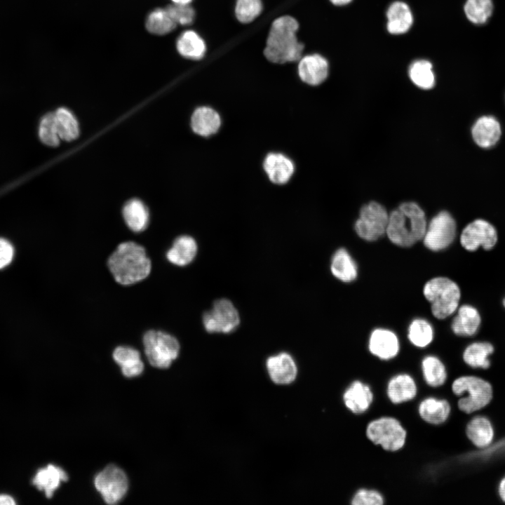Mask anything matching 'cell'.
Instances as JSON below:
<instances>
[{
	"mask_svg": "<svg viewBox=\"0 0 505 505\" xmlns=\"http://www.w3.org/2000/svg\"><path fill=\"white\" fill-rule=\"evenodd\" d=\"M451 329L457 336L471 337L475 335L481 323L478 311L473 306L464 304L457 308Z\"/></svg>",
	"mask_w": 505,
	"mask_h": 505,
	"instance_id": "ffe728a7",
	"label": "cell"
},
{
	"mask_svg": "<svg viewBox=\"0 0 505 505\" xmlns=\"http://www.w3.org/2000/svg\"><path fill=\"white\" fill-rule=\"evenodd\" d=\"M471 133L474 142L479 147H490L494 146L500 138V123L494 116H483L473 125Z\"/></svg>",
	"mask_w": 505,
	"mask_h": 505,
	"instance_id": "d6986e66",
	"label": "cell"
},
{
	"mask_svg": "<svg viewBox=\"0 0 505 505\" xmlns=\"http://www.w3.org/2000/svg\"><path fill=\"white\" fill-rule=\"evenodd\" d=\"M67 479L68 476L65 471L58 466L49 464L38 471L33 479V484L39 490L44 491L48 498H50L60 483Z\"/></svg>",
	"mask_w": 505,
	"mask_h": 505,
	"instance_id": "d4e9b609",
	"label": "cell"
},
{
	"mask_svg": "<svg viewBox=\"0 0 505 505\" xmlns=\"http://www.w3.org/2000/svg\"><path fill=\"white\" fill-rule=\"evenodd\" d=\"M95 486L105 501L119 502L126 494L128 480L124 471L115 465H109L95 478Z\"/></svg>",
	"mask_w": 505,
	"mask_h": 505,
	"instance_id": "8fae6325",
	"label": "cell"
},
{
	"mask_svg": "<svg viewBox=\"0 0 505 505\" xmlns=\"http://www.w3.org/2000/svg\"><path fill=\"white\" fill-rule=\"evenodd\" d=\"M16 502L14 499L8 494H0V505H14Z\"/></svg>",
	"mask_w": 505,
	"mask_h": 505,
	"instance_id": "7bdbcfd3",
	"label": "cell"
},
{
	"mask_svg": "<svg viewBox=\"0 0 505 505\" xmlns=\"http://www.w3.org/2000/svg\"><path fill=\"white\" fill-rule=\"evenodd\" d=\"M175 4H189L192 0H172Z\"/></svg>",
	"mask_w": 505,
	"mask_h": 505,
	"instance_id": "bcb514c9",
	"label": "cell"
},
{
	"mask_svg": "<svg viewBox=\"0 0 505 505\" xmlns=\"http://www.w3.org/2000/svg\"><path fill=\"white\" fill-rule=\"evenodd\" d=\"M123 216L128 228L135 232L144 230L149 222V212L138 199L128 201L123 209Z\"/></svg>",
	"mask_w": 505,
	"mask_h": 505,
	"instance_id": "4dcf8cb0",
	"label": "cell"
},
{
	"mask_svg": "<svg viewBox=\"0 0 505 505\" xmlns=\"http://www.w3.org/2000/svg\"><path fill=\"white\" fill-rule=\"evenodd\" d=\"M494 8L492 0H466L464 11L470 22L483 25L487 22Z\"/></svg>",
	"mask_w": 505,
	"mask_h": 505,
	"instance_id": "d590c367",
	"label": "cell"
},
{
	"mask_svg": "<svg viewBox=\"0 0 505 505\" xmlns=\"http://www.w3.org/2000/svg\"><path fill=\"white\" fill-rule=\"evenodd\" d=\"M342 399L347 410L354 415H360L370 410L375 395L368 383L361 379H354L344 390Z\"/></svg>",
	"mask_w": 505,
	"mask_h": 505,
	"instance_id": "4fadbf2b",
	"label": "cell"
},
{
	"mask_svg": "<svg viewBox=\"0 0 505 505\" xmlns=\"http://www.w3.org/2000/svg\"><path fill=\"white\" fill-rule=\"evenodd\" d=\"M113 358L120 365L126 377L138 376L144 370L140 352L134 348L126 346H118L113 352Z\"/></svg>",
	"mask_w": 505,
	"mask_h": 505,
	"instance_id": "83f0119b",
	"label": "cell"
},
{
	"mask_svg": "<svg viewBox=\"0 0 505 505\" xmlns=\"http://www.w3.org/2000/svg\"><path fill=\"white\" fill-rule=\"evenodd\" d=\"M198 245L195 239L188 235L178 236L166 252L167 260L172 264L184 267L196 257Z\"/></svg>",
	"mask_w": 505,
	"mask_h": 505,
	"instance_id": "603a6c76",
	"label": "cell"
},
{
	"mask_svg": "<svg viewBox=\"0 0 505 505\" xmlns=\"http://www.w3.org/2000/svg\"><path fill=\"white\" fill-rule=\"evenodd\" d=\"M239 313L228 299L214 302L210 310L203 315V325L210 333L228 334L236 330L240 324Z\"/></svg>",
	"mask_w": 505,
	"mask_h": 505,
	"instance_id": "9c48e42d",
	"label": "cell"
},
{
	"mask_svg": "<svg viewBox=\"0 0 505 505\" xmlns=\"http://www.w3.org/2000/svg\"><path fill=\"white\" fill-rule=\"evenodd\" d=\"M367 439L388 452H397L407 442L408 431L401 422L390 415L371 419L365 426Z\"/></svg>",
	"mask_w": 505,
	"mask_h": 505,
	"instance_id": "277c9868",
	"label": "cell"
},
{
	"mask_svg": "<svg viewBox=\"0 0 505 505\" xmlns=\"http://www.w3.org/2000/svg\"><path fill=\"white\" fill-rule=\"evenodd\" d=\"M264 169L274 183H286L292 177L295 167L292 161L281 153H270L264 161Z\"/></svg>",
	"mask_w": 505,
	"mask_h": 505,
	"instance_id": "44dd1931",
	"label": "cell"
},
{
	"mask_svg": "<svg viewBox=\"0 0 505 505\" xmlns=\"http://www.w3.org/2000/svg\"><path fill=\"white\" fill-rule=\"evenodd\" d=\"M266 368L271 380L278 385L292 383L298 372L295 359L287 352L269 356L266 361Z\"/></svg>",
	"mask_w": 505,
	"mask_h": 505,
	"instance_id": "2e32d148",
	"label": "cell"
},
{
	"mask_svg": "<svg viewBox=\"0 0 505 505\" xmlns=\"http://www.w3.org/2000/svg\"><path fill=\"white\" fill-rule=\"evenodd\" d=\"M332 274L338 280L349 283L358 276L355 261L344 248L338 249L332 255L330 264Z\"/></svg>",
	"mask_w": 505,
	"mask_h": 505,
	"instance_id": "4316f807",
	"label": "cell"
},
{
	"mask_svg": "<svg viewBox=\"0 0 505 505\" xmlns=\"http://www.w3.org/2000/svg\"><path fill=\"white\" fill-rule=\"evenodd\" d=\"M39 136L41 142L48 146L55 147L59 144L60 137L54 113H48L41 119L39 128Z\"/></svg>",
	"mask_w": 505,
	"mask_h": 505,
	"instance_id": "f35d334b",
	"label": "cell"
},
{
	"mask_svg": "<svg viewBox=\"0 0 505 505\" xmlns=\"http://www.w3.org/2000/svg\"><path fill=\"white\" fill-rule=\"evenodd\" d=\"M54 115L60 139L66 141L76 139L79 133V127L74 115L64 107L58 109Z\"/></svg>",
	"mask_w": 505,
	"mask_h": 505,
	"instance_id": "e575fe53",
	"label": "cell"
},
{
	"mask_svg": "<svg viewBox=\"0 0 505 505\" xmlns=\"http://www.w3.org/2000/svg\"><path fill=\"white\" fill-rule=\"evenodd\" d=\"M352 0H330L335 6H344L349 4Z\"/></svg>",
	"mask_w": 505,
	"mask_h": 505,
	"instance_id": "f6af8a7d",
	"label": "cell"
},
{
	"mask_svg": "<svg viewBox=\"0 0 505 505\" xmlns=\"http://www.w3.org/2000/svg\"><path fill=\"white\" fill-rule=\"evenodd\" d=\"M368 348L372 356L386 361L398 356L400 342L393 331L386 328H376L370 335Z\"/></svg>",
	"mask_w": 505,
	"mask_h": 505,
	"instance_id": "9a60e30c",
	"label": "cell"
},
{
	"mask_svg": "<svg viewBox=\"0 0 505 505\" xmlns=\"http://www.w3.org/2000/svg\"><path fill=\"white\" fill-rule=\"evenodd\" d=\"M423 294L431 304V312L438 319H445L459 307L461 292L458 285L447 277L438 276L428 281Z\"/></svg>",
	"mask_w": 505,
	"mask_h": 505,
	"instance_id": "5b68a950",
	"label": "cell"
},
{
	"mask_svg": "<svg viewBox=\"0 0 505 505\" xmlns=\"http://www.w3.org/2000/svg\"><path fill=\"white\" fill-rule=\"evenodd\" d=\"M411 81L420 88L430 89L435 84V75L432 64L426 60L414 61L409 67Z\"/></svg>",
	"mask_w": 505,
	"mask_h": 505,
	"instance_id": "836d02e7",
	"label": "cell"
},
{
	"mask_svg": "<svg viewBox=\"0 0 505 505\" xmlns=\"http://www.w3.org/2000/svg\"><path fill=\"white\" fill-rule=\"evenodd\" d=\"M389 215L385 208L377 202L364 205L354 224L356 233L367 241L378 240L386 234Z\"/></svg>",
	"mask_w": 505,
	"mask_h": 505,
	"instance_id": "ba28073f",
	"label": "cell"
},
{
	"mask_svg": "<svg viewBox=\"0 0 505 505\" xmlns=\"http://www.w3.org/2000/svg\"><path fill=\"white\" fill-rule=\"evenodd\" d=\"M498 240L494 227L483 219H477L467 224L460 236L462 246L468 251H475L479 247L491 250Z\"/></svg>",
	"mask_w": 505,
	"mask_h": 505,
	"instance_id": "7c38bea8",
	"label": "cell"
},
{
	"mask_svg": "<svg viewBox=\"0 0 505 505\" xmlns=\"http://www.w3.org/2000/svg\"><path fill=\"white\" fill-rule=\"evenodd\" d=\"M499 493L501 499L505 501V477L501 480L499 486Z\"/></svg>",
	"mask_w": 505,
	"mask_h": 505,
	"instance_id": "ee69618b",
	"label": "cell"
},
{
	"mask_svg": "<svg viewBox=\"0 0 505 505\" xmlns=\"http://www.w3.org/2000/svg\"><path fill=\"white\" fill-rule=\"evenodd\" d=\"M176 48L182 57L194 60L203 58L206 52L204 40L193 30H187L179 36Z\"/></svg>",
	"mask_w": 505,
	"mask_h": 505,
	"instance_id": "f546056e",
	"label": "cell"
},
{
	"mask_svg": "<svg viewBox=\"0 0 505 505\" xmlns=\"http://www.w3.org/2000/svg\"><path fill=\"white\" fill-rule=\"evenodd\" d=\"M221 125L219 114L209 107H200L193 113L191 126L193 131L203 137L212 135L217 132Z\"/></svg>",
	"mask_w": 505,
	"mask_h": 505,
	"instance_id": "cb8c5ba5",
	"label": "cell"
},
{
	"mask_svg": "<svg viewBox=\"0 0 505 505\" xmlns=\"http://www.w3.org/2000/svg\"><path fill=\"white\" fill-rule=\"evenodd\" d=\"M385 499L376 489L359 488L351 498V505H383Z\"/></svg>",
	"mask_w": 505,
	"mask_h": 505,
	"instance_id": "60d3db41",
	"label": "cell"
},
{
	"mask_svg": "<svg viewBox=\"0 0 505 505\" xmlns=\"http://www.w3.org/2000/svg\"><path fill=\"white\" fill-rule=\"evenodd\" d=\"M502 304H503V306H504V308H505V297H504V298L503 299V300H502Z\"/></svg>",
	"mask_w": 505,
	"mask_h": 505,
	"instance_id": "7dc6e473",
	"label": "cell"
},
{
	"mask_svg": "<svg viewBox=\"0 0 505 505\" xmlns=\"http://www.w3.org/2000/svg\"><path fill=\"white\" fill-rule=\"evenodd\" d=\"M168 15L176 25H191L195 18V11L189 4H175L166 8Z\"/></svg>",
	"mask_w": 505,
	"mask_h": 505,
	"instance_id": "ab89813d",
	"label": "cell"
},
{
	"mask_svg": "<svg viewBox=\"0 0 505 505\" xmlns=\"http://www.w3.org/2000/svg\"><path fill=\"white\" fill-rule=\"evenodd\" d=\"M456 231V223L452 216L447 211H441L427 224L422 238L424 245L431 251L444 250L454 241Z\"/></svg>",
	"mask_w": 505,
	"mask_h": 505,
	"instance_id": "30bf717a",
	"label": "cell"
},
{
	"mask_svg": "<svg viewBox=\"0 0 505 505\" xmlns=\"http://www.w3.org/2000/svg\"><path fill=\"white\" fill-rule=\"evenodd\" d=\"M388 32L402 34L409 31L413 23V15L409 6L400 1L393 2L386 11Z\"/></svg>",
	"mask_w": 505,
	"mask_h": 505,
	"instance_id": "7402d4cb",
	"label": "cell"
},
{
	"mask_svg": "<svg viewBox=\"0 0 505 505\" xmlns=\"http://www.w3.org/2000/svg\"><path fill=\"white\" fill-rule=\"evenodd\" d=\"M410 342L417 348L428 346L433 339V329L431 323L424 318H415L408 330Z\"/></svg>",
	"mask_w": 505,
	"mask_h": 505,
	"instance_id": "d6a6232c",
	"label": "cell"
},
{
	"mask_svg": "<svg viewBox=\"0 0 505 505\" xmlns=\"http://www.w3.org/2000/svg\"><path fill=\"white\" fill-rule=\"evenodd\" d=\"M173 22L166 8H156L152 11L146 20V28L152 34L164 35L175 29Z\"/></svg>",
	"mask_w": 505,
	"mask_h": 505,
	"instance_id": "8d00e7d4",
	"label": "cell"
},
{
	"mask_svg": "<svg viewBox=\"0 0 505 505\" xmlns=\"http://www.w3.org/2000/svg\"><path fill=\"white\" fill-rule=\"evenodd\" d=\"M426 227L423 210L415 202H405L389 215L386 234L394 245L408 248L422 240Z\"/></svg>",
	"mask_w": 505,
	"mask_h": 505,
	"instance_id": "3957f363",
	"label": "cell"
},
{
	"mask_svg": "<svg viewBox=\"0 0 505 505\" xmlns=\"http://www.w3.org/2000/svg\"><path fill=\"white\" fill-rule=\"evenodd\" d=\"M297 20L290 15H283L271 23L264 49L267 60L275 64L299 61L302 57L304 44L299 41Z\"/></svg>",
	"mask_w": 505,
	"mask_h": 505,
	"instance_id": "6da1fadb",
	"label": "cell"
},
{
	"mask_svg": "<svg viewBox=\"0 0 505 505\" xmlns=\"http://www.w3.org/2000/svg\"><path fill=\"white\" fill-rule=\"evenodd\" d=\"M13 248L5 239L0 238V269L8 265L12 261Z\"/></svg>",
	"mask_w": 505,
	"mask_h": 505,
	"instance_id": "b9f144b4",
	"label": "cell"
},
{
	"mask_svg": "<svg viewBox=\"0 0 505 505\" xmlns=\"http://www.w3.org/2000/svg\"><path fill=\"white\" fill-rule=\"evenodd\" d=\"M107 266L115 281L123 285L146 278L152 268L145 249L133 241L120 243L109 257Z\"/></svg>",
	"mask_w": 505,
	"mask_h": 505,
	"instance_id": "7a4b0ae2",
	"label": "cell"
},
{
	"mask_svg": "<svg viewBox=\"0 0 505 505\" xmlns=\"http://www.w3.org/2000/svg\"><path fill=\"white\" fill-rule=\"evenodd\" d=\"M328 60L321 55L313 53L302 56L298 63L297 72L300 79L307 84L317 86L323 83L328 75Z\"/></svg>",
	"mask_w": 505,
	"mask_h": 505,
	"instance_id": "e0dca14e",
	"label": "cell"
},
{
	"mask_svg": "<svg viewBox=\"0 0 505 505\" xmlns=\"http://www.w3.org/2000/svg\"><path fill=\"white\" fill-rule=\"evenodd\" d=\"M466 433L474 445L481 448L488 446L494 438V429L490 421L482 416L475 417L469 421Z\"/></svg>",
	"mask_w": 505,
	"mask_h": 505,
	"instance_id": "f1b7e54d",
	"label": "cell"
},
{
	"mask_svg": "<svg viewBox=\"0 0 505 505\" xmlns=\"http://www.w3.org/2000/svg\"><path fill=\"white\" fill-rule=\"evenodd\" d=\"M144 353L149 363L159 368H168L180 353V344L173 335L151 330L143 336Z\"/></svg>",
	"mask_w": 505,
	"mask_h": 505,
	"instance_id": "52a82bcc",
	"label": "cell"
},
{
	"mask_svg": "<svg viewBox=\"0 0 505 505\" xmlns=\"http://www.w3.org/2000/svg\"><path fill=\"white\" fill-rule=\"evenodd\" d=\"M418 393L415 379L407 372L391 376L386 386V395L391 404L400 405L414 400Z\"/></svg>",
	"mask_w": 505,
	"mask_h": 505,
	"instance_id": "5bb4252c",
	"label": "cell"
},
{
	"mask_svg": "<svg viewBox=\"0 0 505 505\" xmlns=\"http://www.w3.org/2000/svg\"><path fill=\"white\" fill-rule=\"evenodd\" d=\"M421 371L424 383L431 388L440 387L447 381V372L445 365L434 355H427L422 358Z\"/></svg>",
	"mask_w": 505,
	"mask_h": 505,
	"instance_id": "484cf974",
	"label": "cell"
},
{
	"mask_svg": "<svg viewBox=\"0 0 505 505\" xmlns=\"http://www.w3.org/2000/svg\"><path fill=\"white\" fill-rule=\"evenodd\" d=\"M261 0H236L235 15L241 23H250L257 18L262 11Z\"/></svg>",
	"mask_w": 505,
	"mask_h": 505,
	"instance_id": "74e56055",
	"label": "cell"
},
{
	"mask_svg": "<svg viewBox=\"0 0 505 505\" xmlns=\"http://www.w3.org/2000/svg\"><path fill=\"white\" fill-rule=\"evenodd\" d=\"M493 346L486 342L470 344L463 352L464 363L473 368L486 369L490 365L489 356L493 353Z\"/></svg>",
	"mask_w": 505,
	"mask_h": 505,
	"instance_id": "1f68e13d",
	"label": "cell"
},
{
	"mask_svg": "<svg viewBox=\"0 0 505 505\" xmlns=\"http://www.w3.org/2000/svg\"><path fill=\"white\" fill-rule=\"evenodd\" d=\"M451 389L459 397V410L466 414L483 408L492 398L490 384L476 376L466 375L456 378L452 383Z\"/></svg>",
	"mask_w": 505,
	"mask_h": 505,
	"instance_id": "8992f818",
	"label": "cell"
},
{
	"mask_svg": "<svg viewBox=\"0 0 505 505\" xmlns=\"http://www.w3.org/2000/svg\"><path fill=\"white\" fill-rule=\"evenodd\" d=\"M417 413L420 419L431 426H439L445 423L451 413L450 403L444 398L426 396L417 405Z\"/></svg>",
	"mask_w": 505,
	"mask_h": 505,
	"instance_id": "ac0fdd59",
	"label": "cell"
}]
</instances>
